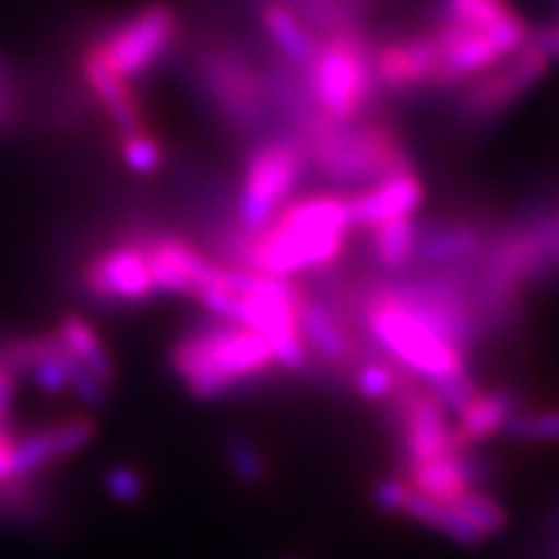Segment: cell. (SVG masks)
<instances>
[{
	"mask_svg": "<svg viewBox=\"0 0 559 559\" xmlns=\"http://www.w3.org/2000/svg\"><path fill=\"white\" fill-rule=\"evenodd\" d=\"M264 32L275 45L280 58L288 62L293 73H298L304 79V73L309 70L313 55L319 47V34L298 16L296 9L283 0H267L260 11Z\"/></svg>",
	"mask_w": 559,
	"mask_h": 559,
	"instance_id": "obj_20",
	"label": "cell"
},
{
	"mask_svg": "<svg viewBox=\"0 0 559 559\" xmlns=\"http://www.w3.org/2000/svg\"><path fill=\"white\" fill-rule=\"evenodd\" d=\"M306 169L337 187H366L389 174L412 169V158L389 124L358 120L330 122L306 109L296 120Z\"/></svg>",
	"mask_w": 559,
	"mask_h": 559,
	"instance_id": "obj_3",
	"label": "cell"
},
{
	"mask_svg": "<svg viewBox=\"0 0 559 559\" xmlns=\"http://www.w3.org/2000/svg\"><path fill=\"white\" fill-rule=\"evenodd\" d=\"M13 451H16V436L5 425V428H0V489L16 479V472H13Z\"/></svg>",
	"mask_w": 559,
	"mask_h": 559,
	"instance_id": "obj_37",
	"label": "cell"
},
{
	"mask_svg": "<svg viewBox=\"0 0 559 559\" xmlns=\"http://www.w3.org/2000/svg\"><path fill=\"white\" fill-rule=\"evenodd\" d=\"M425 187L415 169L389 174L370 185L360 187L358 192L347 194L349 218L353 226L360 230H370L379 223L396 221V218H412L415 210L423 205Z\"/></svg>",
	"mask_w": 559,
	"mask_h": 559,
	"instance_id": "obj_15",
	"label": "cell"
},
{
	"mask_svg": "<svg viewBox=\"0 0 559 559\" xmlns=\"http://www.w3.org/2000/svg\"><path fill=\"white\" fill-rule=\"evenodd\" d=\"M306 171L298 138L272 135L254 145L243 166L239 192V230L262 234L296 194Z\"/></svg>",
	"mask_w": 559,
	"mask_h": 559,
	"instance_id": "obj_6",
	"label": "cell"
},
{
	"mask_svg": "<svg viewBox=\"0 0 559 559\" xmlns=\"http://www.w3.org/2000/svg\"><path fill=\"white\" fill-rule=\"evenodd\" d=\"M521 407H523L521 394L513 389L479 391V394L456 415L453 436H456V440L464 445V449L472 451L474 445L485 443V440L502 432L508 417Z\"/></svg>",
	"mask_w": 559,
	"mask_h": 559,
	"instance_id": "obj_21",
	"label": "cell"
},
{
	"mask_svg": "<svg viewBox=\"0 0 559 559\" xmlns=\"http://www.w3.org/2000/svg\"><path fill=\"white\" fill-rule=\"evenodd\" d=\"M304 83L311 109L324 120L340 124L362 120L379 91L373 45L355 24L321 34Z\"/></svg>",
	"mask_w": 559,
	"mask_h": 559,
	"instance_id": "obj_5",
	"label": "cell"
},
{
	"mask_svg": "<svg viewBox=\"0 0 559 559\" xmlns=\"http://www.w3.org/2000/svg\"><path fill=\"white\" fill-rule=\"evenodd\" d=\"M55 334H58L68 353L83 362L102 383L111 386L117 381V362L111 358L107 342L102 340V334L96 332V326L88 319L79 317V313H66Z\"/></svg>",
	"mask_w": 559,
	"mask_h": 559,
	"instance_id": "obj_22",
	"label": "cell"
},
{
	"mask_svg": "<svg viewBox=\"0 0 559 559\" xmlns=\"http://www.w3.org/2000/svg\"><path fill=\"white\" fill-rule=\"evenodd\" d=\"M96 436H99V425L88 415H73L62 419V423H52L26 432L21 438L16 436V451H13L16 479L39 477L50 466L86 451Z\"/></svg>",
	"mask_w": 559,
	"mask_h": 559,
	"instance_id": "obj_13",
	"label": "cell"
},
{
	"mask_svg": "<svg viewBox=\"0 0 559 559\" xmlns=\"http://www.w3.org/2000/svg\"><path fill=\"white\" fill-rule=\"evenodd\" d=\"M21 122V99L11 70L0 62V135L11 132Z\"/></svg>",
	"mask_w": 559,
	"mask_h": 559,
	"instance_id": "obj_34",
	"label": "cell"
},
{
	"mask_svg": "<svg viewBox=\"0 0 559 559\" xmlns=\"http://www.w3.org/2000/svg\"><path fill=\"white\" fill-rule=\"evenodd\" d=\"M280 559H298V557H280Z\"/></svg>",
	"mask_w": 559,
	"mask_h": 559,
	"instance_id": "obj_39",
	"label": "cell"
},
{
	"mask_svg": "<svg viewBox=\"0 0 559 559\" xmlns=\"http://www.w3.org/2000/svg\"><path fill=\"white\" fill-rule=\"evenodd\" d=\"M451 506L456 508V513L466 521V526H469L481 542L506 534L510 523L506 506H502L498 498H492V495L485 492L481 487L464 492L461 498L453 500Z\"/></svg>",
	"mask_w": 559,
	"mask_h": 559,
	"instance_id": "obj_25",
	"label": "cell"
},
{
	"mask_svg": "<svg viewBox=\"0 0 559 559\" xmlns=\"http://www.w3.org/2000/svg\"><path fill=\"white\" fill-rule=\"evenodd\" d=\"M83 288L104 306L148 300L156 288H153L148 257H145L140 236H132V239H124L91 257L83 267Z\"/></svg>",
	"mask_w": 559,
	"mask_h": 559,
	"instance_id": "obj_11",
	"label": "cell"
},
{
	"mask_svg": "<svg viewBox=\"0 0 559 559\" xmlns=\"http://www.w3.org/2000/svg\"><path fill=\"white\" fill-rule=\"evenodd\" d=\"M412 495L409 481L404 477H383L373 485V506L381 510V513H404V506H407Z\"/></svg>",
	"mask_w": 559,
	"mask_h": 559,
	"instance_id": "obj_33",
	"label": "cell"
},
{
	"mask_svg": "<svg viewBox=\"0 0 559 559\" xmlns=\"http://www.w3.org/2000/svg\"><path fill=\"white\" fill-rule=\"evenodd\" d=\"M528 41L536 50L547 55V60H559V21H549V24L531 26Z\"/></svg>",
	"mask_w": 559,
	"mask_h": 559,
	"instance_id": "obj_35",
	"label": "cell"
},
{
	"mask_svg": "<svg viewBox=\"0 0 559 559\" xmlns=\"http://www.w3.org/2000/svg\"><path fill=\"white\" fill-rule=\"evenodd\" d=\"M407 381L409 376L389 360H366L355 368V391L366 402L391 404Z\"/></svg>",
	"mask_w": 559,
	"mask_h": 559,
	"instance_id": "obj_27",
	"label": "cell"
},
{
	"mask_svg": "<svg viewBox=\"0 0 559 559\" xmlns=\"http://www.w3.org/2000/svg\"><path fill=\"white\" fill-rule=\"evenodd\" d=\"M223 456H226V464L230 474L247 487H257L267 479V459L260 445L254 440L241 436V432H234V436L226 438L223 443Z\"/></svg>",
	"mask_w": 559,
	"mask_h": 559,
	"instance_id": "obj_29",
	"label": "cell"
},
{
	"mask_svg": "<svg viewBox=\"0 0 559 559\" xmlns=\"http://www.w3.org/2000/svg\"><path fill=\"white\" fill-rule=\"evenodd\" d=\"M81 73L86 86L91 88V94L96 96V102H99L104 111L109 115L115 130L120 132V138L145 128L143 109H140V102L135 91L130 86V81L122 79V75L104 60V55L96 45L83 52Z\"/></svg>",
	"mask_w": 559,
	"mask_h": 559,
	"instance_id": "obj_18",
	"label": "cell"
},
{
	"mask_svg": "<svg viewBox=\"0 0 559 559\" xmlns=\"http://www.w3.org/2000/svg\"><path fill=\"white\" fill-rule=\"evenodd\" d=\"M391 407H394L396 430H400L407 464L445 456V453L469 451L453 436L449 412L443 409V404L436 400V394L428 386H415L407 381L394 396Z\"/></svg>",
	"mask_w": 559,
	"mask_h": 559,
	"instance_id": "obj_10",
	"label": "cell"
},
{
	"mask_svg": "<svg viewBox=\"0 0 559 559\" xmlns=\"http://www.w3.org/2000/svg\"><path fill=\"white\" fill-rule=\"evenodd\" d=\"M104 489L115 502L120 506H135L145 498V477L143 472H138L135 466L130 464H115L104 472Z\"/></svg>",
	"mask_w": 559,
	"mask_h": 559,
	"instance_id": "obj_31",
	"label": "cell"
},
{
	"mask_svg": "<svg viewBox=\"0 0 559 559\" xmlns=\"http://www.w3.org/2000/svg\"><path fill=\"white\" fill-rule=\"evenodd\" d=\"M360 321L373 345L389 362L425 383L466 373V353L440 337L415 311H409L386 285L370 288L360 298Z\"/></svg>",
	"mask_w": 559,
	"mask_h": 559,
	"instance_id": "obj_4",
	"label": "cell"
},
{
	"mask_svg": "<svg viewBox=\"0 0 559 559\" xmlns=\"http://www.w3.org/2000/svg\"><path fill=\"white\" fill-rule=\"evenodd\" d=\"M347 194L313 192L293 198L262 234H241L228 241L226 264L262 275L296 280L337 264L353 236Z\"/></svg>",
	"mask_w": 559,
	"mask_h": 559,
	"instance_id": "obj_1",
	"label": "cell"
},
{
	"mask_svg": "<svg viewBox=\"0 0 559 559\" xmlns=\"http://www.w3.org/2000/svg\"><path fill=\"white\" fill-rule=\"evenodd\" d=\"M557 223V254H559V221H555Z\"/></svg>",
	"mask_w": 559,
	"mask_h": 559,
	"instance_id": "obj_38",
	"label": "cell"
},
{
	"mask_svg": "<svg viewBox=\"0 0 559 559\" xmlns=\"http://www.w3.org/2000/svg\"><path fill=\"white\" fill-rule=\"evenodd\" d=\"M156 293L198 298L202 290L234 293V264L213 260L185 236H140Z\"/></svg>",
	"mask_w": 559,
	"mask_h": 559,
	"instance_id": "obj_9",
	"label": "cell"
},
{
	"mask_svg": "<svg viewBox=\"0 0 559 559\" xmlns=\"http://www.w3.org/2000/svg\"><path fill=\"white\" fill-rule=\"evenodd\" d=\"M120 156L132 174L148 177L164 166V145L148 130H135L120 138Z\"/></svg>",
	"mask_w": 559,
	"mask_h": 559,
	"instance_id": "obj_30",
	"label": "cell"
},
{
	"mask_svg": "<svg viewBox=\"0 0 559 559\" xmlns=\"http://www.w3.org/2000/svg\"><path fill=\"white\" fill-rule=\"evenodd\" d=\"M177 11L166 3H151L120 21L96 47L122 79L132 81L166 58L177 39Z\"/></svg>",
	"mask_w": 559,
	"mask_h": 559,
	"instance_id": "obj_8",
	"label": "cell"
},
{
	"mask_svg": "<svg viewBox=\"0 0 559 559\" xmlns=\"http://www.w3.org/2000/svg\"><path fill=\"white\" fill-rule=\"evenodd\" d=\"M547 55L526 41L519 52L461 83L459 117L466 122H492L519 104L547 75Z\"/></svg>",
	"mask_w": 559,
	"mask_h": 559,
	"instance_id": "obj_7",
	"label": "cell"
},
{
	"mask_svg": "<svg viewBox=\"0 0 559 559\" xmlns=\"http://www.w3.org/2000/svg\"><path fill=\"white\" fill-rule=\"evenodd\" d=\"M502 436L519 443L555 445L559 443V407H526L508 417Z\"/></svg>",
	"mask_w": 559,
	"mask_h": 559,
	"instance_id": "obj_26",
	"label": "cell"
},
{
	"mask_svg": "<svg viewBox=\"0 0 559 559\" xmlns=\"http://www.w3.org/2000/svg\"><path fill=\"white\" fill-rule=\"evenodd\" d=\"M402 515H407V519L419 523V526H425V528L436 531V534H440V536H445V539L459 544V547H477V544H481L479 536L474 534L469 526H466V521L461 519L451 502L425 498V495L415 492V489H412V495H409L407 506H404Z\"/></svg>",
	"mask_w": 559,
	"mask_h": 559,
	"instance_id": "obj_24",
	"label": "cell"
},
{
	"mask_svg": "<svg viewBox=\"0 0 559 559\" xmlns=\"http://www.w3.org/2000/svg\"><path fill=\"white\" fill-rule=\"evenodd\" d=\"M440 68V47L432 29L409 34L404 39H389L373 47V73L379 88L391 94H409V91L436 83Z\"/></svg>",
	"mask_w": 559,
	"mask_h": 559,
	"instance_id": "obj_14",
	"label": "cell"
},
{
	"mask_svg": "<svg viewBox=\"0 0 559 559\" xmlns=\"http://www.w3.org/2000/svg\"><path fill=\"white\" fill-rule=\"evenodd\" d=\"M370 254L383 272H404L415 262L417 223L415 218H396L379 223L368 230Z\"/></svg>",
	"mask_w": 559,
	"mask_h": 559,
	"instance_id": "obj_23",
	"label": "cell"
},
{
	"mask_svg": "<svg viewBox=\"0 0 559 559\" xmlns=\"http://www.w3.org/2000/svg\"><path fill=\"white\" fill-rule=\"evenodd\" d=\"M425 386H428L432 394H436V400L443 404V409L449 412V415L453 412V417H456L459 412L464 409L466 404H469L474 396L479 394V386L472 381L469 370H466V373L449 376V379L430 381V383H425Z\"/></svg>",
	"mask_w": 559,
	"mask_h": 559,
	"instance_id": "obj_32",
	"label": "cell"
},
{
	"mask_svg": "<svg viewBox=\"0 0 559 559\" xmlns=\"http://www.w3.org/2000/svg\"><path fill=\"white\" fill-rule=\"evenodd\" d=\"M205 86L223 109V115L239 128H254L264 120L270 91L254 68L234 52H210L205 62Z\"/></svg>",
	"mask_w": 559,
	"mask_h": 559,
	"instance_id": "obj_12",
	"label": "cell"
},
{
	"mask_svg": "<svg viewBox=\"0 0 559 559\" xmlns=\"http://www.w3.org/2000/svg\"><path fill=\"white\" fill-rule=\"evenodd\" d=\"M169 366L200 402L226 400L277 366L267 340L234 321L210 319L171 345Z\"/></svg>",
	"mask_w": 559,
	"mask_h": 559,
	"instance_id": "obj_2",
	"label": "cell"
},
{
	"mask_svg": "<svg viewBox=\"0 0 559 559\" xmlns=\"http://www.w3.org/2000/svg\"><path fill=\"white\" fill-rule=\"evenodd\" d=\"M298 330L311 358L326 362V366L353 362V334L347 332V324L340 317V311H334L332 300L309 296L304 290V298L298 304Z\"/></svg>",
	"mask_w": 559,
	"mask_h": 559,
	"instance_id": "obj_17",
	"label": "cell"
},
{
	"mask_svg": "<svg viewBox=\"0 0 559 559\" xmlns=\"http://www.w3.org/2000/svg\"><path fill=\"white\" fill-rule=\"evenodd\" d=\"M487 466L472 456V451H456L428 461H415L404 469V479L425 498L453 502L469 489L481 487Z\"/></svg>",
	"mask_w": 559,
	"mask_h": 559,
	"instance_id": "obj_16",
	"label": "cell"
},
{
	"mask_svg": "<svg viewBox=\"0 0 559 559\" xmlns=\"http://www.w3.org/2000/svg\"><path fill=\"white\" fill-rule=\"evenodd\" d=\"M485 249V236L474 223H430L417 226L415 262L412 267L419 270H445L453 264L469 262Z\"/></svg>",
	"mask_w": 559,
	"mask_h": 559,
	"instance_id": "obj_19",
	"label": "cell"
},
{
	"mask_svg": "<svg viewBox=\"0 0 559 559\" xmlns=\"http://www.w3.org/2000/svg\"><path fill=\"white\" fill-rule=\"evenodd\" d=\"M513 9L510 0H440L432 9V19L453 21V24L472 26V29H489L495 21L508 16Z\"/></svg>",
	"mask_w": 559,
	"mask_h": 559,
	"instance_id": "obj_28",
	"label": "cell"
},
{
	"mask_svg": "<svg viewBox=\"0 0 559 559\" xmlns=\"http://www.w3.org/2000/svg\"><path fill=\"white\" fill-rule=\"evenodd\" d=\"M16 391H19V376L0 362V428L9 425V415H11L13 400H16Z\"/></svg>",
	"mask_w": 559,
	"mask_h": 559,
	"instance_id": "obj_36",
	"label": "cell"
}]
</instances>
